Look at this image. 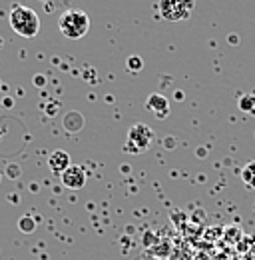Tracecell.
Masks as SVG:
<instances>
[{"label": "cell", "mask_w": 255, "mask_h": 260, "mask_svg": "<svg viewBox=\"0 0 255 260\" xmlns=\"http://www.w3.org/2000/svg\"><path fill=\"white\" fill-rule=\"evenodd\" d=\"M10 28L22 38H34L40 30V18L38 14L22 4H14L10 14H8Z\"/></svg>", "instance_id": "cell-1"}, {"label": "cell", "mask_w": 255, "mask_h": 260, "mask_svg": "<svg viewBox=\"0 0 255 260\" xmlns=\"http://www.w3.org/2000/svg\"><path fill=\"white\" fill-rule=\"evenodd\" d=\"M58 30L68 40H78L90 30V16L84 10L70 8L62 12V16L58 18Z\"/></svg>", "instance_id": "cell-2"}, {"label": "cell", "mask_w": 255, "mask_h": 260, "mask_svg": "<svg viewBox=\"0 0 255 260\" xmlns=\"http://www.w3.org/2000/svg\"><path fill=\"white\" fill-rule=\"evenodd\" d=\"M154 140H156V132L148 124L138 122L128 130L124 152H128V154H144V152H148V148L152 146Z\"/></svg>", "instance_id": "cell-3"}, {"label": "cell", "mask_w": 255, "mask_h": 260, "mask_svg": "<svg viewBox=\"0 0 255 260\" xmlns=\"http://www.w3.org/2000/svg\"><path fill=\"white\" fill-rule=\"evenodd\" d=\"M159 16L169 22L188 20L195 8V0H159Z\"/></svg>", "instance_id": "cell-4"}, {"label": "cell", "mask_w": 255, "mask_h": 260, "mask_svg": "<svg viewBox=\"0 0 255 260\" xmlns=\"http://www.w3.org/2000/svg\"><path fill=\"white\" fill-rule=\"evenodd\" d=\"M60 178H62V184L66 186V188H70V190H80V188L86 186L88 174H86V170H84L82 166H78V164H70V166L62 172Z\"/></svg>", "instance_id": "cell-5"}, {"label": "cell", "mask_w": 255, "mask_h": 260, "mask_svg": "<svg viewBox=\"0 0 255 260\" xmlns=\"http://www.w3.org/2000/svg\"><path fill=\"white\" fill-rule=\"evenodd\" d=\"M146 110L152 112L158 118H165L169 114V100L165 96H161V94H158V92H154L146 100Z\"/></svg>", "instance_id": "cell-6"}, {"label": "cell", "mask_w": 255, "mask_h": 260, "mask_svg": "<svg viewBox=\"0 0 255 260\" xmlns=\"http://www.w3.org/2000/svg\"><path fill=\"white\" fill-rule=\"evenodd\" d=\"M70 154L62 150V148H58V150H54L52 154H50V158H48V168H50V172L52 174H60L62 176V172L70 166Z\"/></svg>", "instance_id": "cell-7"}, {"label": "cell", "mask_w": 255, "mask_h": 260, "mask_svg": "<svg viewBox=\"0 0 255 260\" xmlns=\"http://www.w3.org/2000/svg\"><path fill=\"white\" fill-rule=\"evenodd\" d=\"M62 126L66 132H80L84 128V116L76 110H70L64 114V120H62Z\"/></svg>", "instance_id": "cell-8"}, {"label": "cell", "mask_w": 255, "mask_h": 260, "mask_svg": "<svg viewBox=\"0 0 255 260\" xmlns=\"http://www.w3.org/2000/svg\"><path fill=\"white\" fill-rule=\"evenodd\" d=\"M241 180L249 190H255V160L247 162L241 168Z\"/></svg>", "instance_id": "cell-9"}, {"label": "cell", "mask_w": 255, "mask_h": 260, "mask_svg": "<svg viewBox=\"0 0 255 260\" xmlns=\"http://www.w3.org/2000/svg\"><path fill=\"white\" fill-rule=\"evenodd\" d=\"M18 228L22 230V232H26V234H32L34 230H36V220L28 216V214H24L20 220H18Z\"/></svg>", "instance_id": "cell-10"}, {"label": "cell", "mask_w": 255, "mask_h": 260, "mask_svg": "<svg viewBox=\"0 0 255 260\" xmlns=\"http://www.w3.org/2000/svg\"><path fill=\"white\" fill-rule=\"evenodd\" d=\"M126 66L130 72H140V70L144 68V60H142L138 54H132V56H128Z\"/></svg>", "instance_id": "cell-11"}, {"label": "cell", "mask_w": 255, "mask_h": 260, "mask_svg": "<svg viewBox=\"0 0 255 260\" xmlns=\"http://www.w3.org/2000/svg\"><path fill=\"white\" fill-rule=\"evenodd\" d=\"M239 108L245 112H255V96H241L239 98Z\"/></svg>", "instance_id": "cell-12"}]
</instances>
